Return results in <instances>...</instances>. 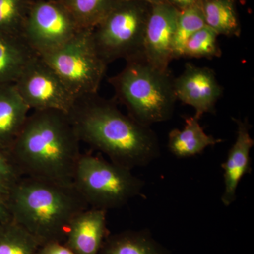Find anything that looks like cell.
Instances as JSON below:
<instances>
[{
	"mask_svg": "<svg viewBox=\"0 0 254 254\" xmlns=\"http://www.w3.org/2000/svg\"><path fill=\"white\" fill-rule=\"evenodd\" d=\"M80 141L129 170L145 167L160 157L156 133L122 113L115 102L97 94L76 99L68 113Z\"/></svg>",
	"mask_w": 254,
	"mask_h": 254,
	"instance_id": "cell-1",
	"label": "cell"
},
{
	"mask_svg": "<svg viewBox=\"0 0 254 254\" xmlns=\"http://www.w3.org/2000/svg\"><path fill=\"white\" fill-rule=\"evenodd\" d=\"M80 143L67 113L35 110L9 150L24 176L73 184Z\"/></svg>",
	"mask_w": 254,
	"mask_h": 254,
	"instance_id": "cell-2",
	"label": "cell"
},
{
	"mask_svg": "<svg viewBox=\"0 0 254 254\" xmlns=\"http://www.w3.org/2000/svg\"><path fill=\"white\" fill-rule=\"evenodd\" d=\"M11 218L40 245L64 242L73 218L89 208L73 184L23 176L8 195Z\"/></svg>",
	"mask_w": 254,
	"mask_h": 254,
	"instance_id": "cell-3",
	"label": "cell"
},
{
	"mask_svg": "<svg viewBox=\"0 0 254 254\" xmlns=\"http://www.w3.org/2000/svg\"><path fill=\"white\" fill-rule=\"evenodd\" d=\"M109 83L127 115L138 123L151 127L173 117L177 101L174 77L170 70L152 66L143 55L127 60L123 69L110 78Z\"/></svg>",
	"mask_w": 254,
	"mask_h": 254,
	"instance_id": "cell-4",
	"label": "cell"
},
{
	"mask_svg": "<svg viewBox=\"0 0 254 254\" xmlns=\"http://www.w3.org/2000/svg\"><path fill=\"white\" fill-rule=\"evenodd\" d=\"M73 185L89 208L108 211L122 208L141 195L145 182L129 169L99 155L81 153Z\"/></svg>",
	"mask_w": 254,
	"mask_h": 254,
	"instance_id": "cell-5",
	"label": "cell"
},
{
	"mask_svg": "<svg viewBox=\"0 0 254 254\" xmlns=\"http://www.w3.org/2000/svg\"><path fill=\"white\" fill-rule=\"evenodd\" d=\"M151 6L142 0H125L91 29L97 52L108 64L143 55Z\"/></svg>",
	"mask_w": 254,
	"mask_h": 254,
	"instance_id": "cell-6",
	"label": "cell"
},
{
	"mask_svg": "<svg viewBox=\"0 0 254 254\" xmlns=\"http://www.w3.org/2000/svg\"><path fill=\"white\" fill-rule=\"evenodd\" d=\"M41 58L76 98L97 94L108 64L95 48L91 29H82L58 49Z\"/></svg>",
	"mask_w": 254,
	"mask_h": 254,
	"instance_id": "cell-7",
	"label": "cell"
},
{
	"mask_svg": "<svg viewBox=\"0 0 254 254\" xmlns=\"http://www.w3.org/2000/svg\"><path fill=\"white\" fill-rule=\"evenodd\" d=\"M81 30L61 1L34 0L23 36L28 46L41 56L58 49Z\"/></svg>",
	"mask_w": 254,
	"mask_h": 254,
	"instance_id": "cell-8",
	"label": "cell"
},
{
	"mask_svg": "<svg viewBox=\"0 0 254 254\" xmlns=\"http://www.w3.org/2000/svg\"><path fill=\"white\" fill-rule=\"evenodd\" d=\"M14 85L31 111L58 110L68 114L76 103V98L39 55L28 64Z\"/></svg>",
	"mask_w": 254,
	"mask_h": 254,
	"instance_id": "cell-9",
	"label": "cell"
},
{
	"mask_svg": "<svg viewBox=\"0 0 254 254\" xmlns=\"http://www.w3.org/2000/svg\"><path fill=\"white\" fill-rule=\"evenodd\" d=\"M174 91L177 100L192 107L200 119L204 114L215 113L224 90L213 68L187 63L183 72L174 78Z\"/></svg>",
	"mask_w": 254,
	"mask_h": 254,
	"instance_id": "cell-10",
	"label": "cell"
},
{
	"mask_svg": "<svg viewBox=\"0 0 254 254\" xmlns=\"http://www.w3.org/2000/svg\"><path fill=\"white\" fill-rule=\"evenodd\" d=\"M179 12L168 3L152 5L143 41V55L152 66L168 71Z\"/></svg>",
	"mask_w": 254,
	"mask_h": 254,
	"instance_id": "cell-11",
	"label": "cell"
},
{
	"mask_svg": "<svg viewBox=\"0 0 254 254\" xmlns=\"http://www.w3.org/2000/svg\"><path fill=\"white\" fill-rule=\"evenodd\" d=\"M233 120L237 127L236 140L221 165L225 187L221 201L225 207L230 206L236 200L237 188L242 178L252 171L250 153L254 140L250 134V124L248 119Z\"/></svg>",
	"mask_w": 254,
	"mask_h": 254,
	"instance_id": "cell-12",
	"label": "cell"
},
{
	"mask_svg": "<svg viewBox=\"0 0 254 254\" xmlns=\"http://www.w3.org/2000/svg\"><path fill=\"white\" fill-rule=\"evenodd\" d=\"M107 213L101 209L88 208L73 218L64 244L75 254H99L110 235Z\"/></svg>",
	"mask_w": 254,
	"mask_h": 254,
	"instance_id": "cell-13",
	"label": "cell"
},
{
	"mask_svg": "<svg viewBox=\"0 0 254 254\" xmlns=\"http://www.w3.org/2000/svg\"><path fill=\"white\" fill-rule=\"evenodd\" d=\"M30 111L14 83L0 85V146L11 148Z\"/></svg>",
	"mask_w": 254,
	"mask_h": 254,
	"instance_id": "cell-14",
	"label": "cell"
},
{
	"mask_svg": "<svg viewBox=\"0 0 254 254\" xmlns=\"http://www.w3.org/2000/svg\"><path fill=\"white\" fill-rule=\"evenodd\" d=\"M200 119L193 116L185 119L182 129L174 128L169 133L168 149L178 158H187L199 155L209 146H213L222 142L207 134L200 125Z\"/></svg>",
	"mask_w": 254,
	"mask_h": 254,
	"instance_id": "cell-15",
	"label": "cell"
},
{
	"mask_svg": "<svg viewBox=\"0 0 254 254\" xmlns=\"http://www.w3.org/2000/svg\"><path fill=\"white\" fill-rule=\"evenodd\" d=\"M37 55L24 37L0 34V85L14 83Z\"/></svg>",
	"mask_w": 254,
	"mask_h": 254,
	"instance_id": "cell-16",
	"label": "cell"
},
{
	"mask_svg": "<svg viewBox=\"0 0 254 254\" xmlns=\"http://www.w3.org/2000/svg\"><path fill=\"white\" fill-rule=\"evenodd\" d=\"M99 254H169L148 230H127L108 235Z\"/></svg>",
	"mask_w": 254,
	"mask_h": 254,
	"instance_id": "cell-17",
	"label": "cell"
},
{
	"mask_svg": "<svg viewBox=\"0 0 254 254\" xmlns=\"http://www.w3.org/2000/svg\"><path fill=\"white\" fill-rule=\"evenodd\" d=\"M237 0H201L200 9L205 26L218 36H240L242 28L237 6Z\"/></svg>",
	"mask_w": 254,
	"mask_h": 254,
	"instance_id": "cell-18",
	"label": "cell"
},
{
	"mask_svg": "<svg viewBox=\"0 0 254 254\" xmlns=\"http://www.w3.org/2000/svg\"><path fill=\"white\" fill-rule=\"evenodd\" d=\"M125 0H60L81 29H93Z\"/></svg>",
	"mask_w": 254,
	"mask_h": 254,
	"instance_id": "cell-19",
	"label": "cell"
},
{
	"mask_svg": "<svg viewBox=\"0 0 254 254\" xmlns=\"http://www.w3.org/2000/svg\"><path fill=\"white\" fill-rule=\"evenodd\" d=\"M39 242L14 220L0 222V254H36Z\"/></svg>",
	"mask_w": 254,
	"mask_h": 254,
	"instance_id": "cell-20",
	"label": "cell"
},
{
	"mask_svg": "<svg viewBox=\"0 0 254 254\" xmlns=\"http://www.w3.org/2000/svg\"><path fill=\"white\" fill-rule=\"evenodd\" d=\"M34 0H0V34L23 36L26 18Z\"/></svg>",
	"mask_w": 254,
	"mask_h": 254,
	"instance_id": "cell-21",
	"label": "cell"
},
{
	"mask_svg": "<svg viewBox=\"0 0 254 254\" xmlns=\"http://www.w3.org/2000/svg\"><path fill=\"white\" fill-rule=\"evenodd\" d=\"M205 23L200 6H194L179 12L173 45V60L182 58L187 41Z\"/></svg>",
	"mask_w": 254,
	"mask_h": 254,
	"instance_id": "cell-22",
	"label": "cell"
},
{
	"mask_svg": "<svg viewBox=\"0 0 254 254\" xmlns=\"http://www.w3.org/2000/svg\"><path fill=\"white\" fill-rule=\"evenodd\" d=\"M218 35L211 28L205 26L189 38L184 47L182 58H220L222 50L218 43Z\"/></svg>",
	"mask_w": 254,
	"mask_h": 254,
	"instance_id": "cell-23",
	"label": "cell"
},
{
	"mask_svg": "<svg viewBox=\"0 0 254 254\" xmlns=\"http://www.w3.org/2000/svg\"><path fill=\"white\" fill-rule=\"evenodd\" d=\"M23 176L9 149L0 146V195L8 198L10 192Z\"/></svg>",
	"mask_w": 254,
	"mask_h": 254,
	"instance_id": "cell-24",
	"label": "cell"
},
{
	"mask_svg": "<svg viewBox=\"0 0 254 254\" xmlns=\"http://www.w3.org/2000/svg\"><path fill=\"white\" fill-rule=\"evenodd\" d=\"M36 254H75L64 242H49L40 246Z\"/></svg>",
	"mask_w": 254,
	"mask_h": 254,
	"instance_id": "cell-25",
	"label": "cell"
},
{
	"mask_svg": "<svg viewBox=\"0 0 254 254\" xmlns=\"http://www.w3.org/2000/svg\"><path fill=\"white\" fill-rule=\"evenodd\" d=\"M200 2L201 0H167V3L172 5L179 11L200 6Z\"/></svg>",
	"mask_w": 254,
	"mask_h": 254,
	"instance_id": "cell-26",
	"label": "cell"
},
{
	"mask_svg": "<svg viewBox=\"0 0 254 254\" xmlns=\"http://www.w3.org/2000/svg\"><path fill=\"white\" fill-rule=\"evenodd\" d=\"M11 219L7 198L0 195V222L8 221Z\"/></svg>",
	"mask_w": 254,
	"mask_h": 254,
	"instance_id": "cell-27",
	"label": "cell"
},
{
	"mask_svg": "<svg viewBox=\"0 0 254 254\" xmlns=\"http://www.w3.org/2000/svg\"><path fill=\"white\" fill-rule=\"evenodd\" d=\"M145 2L148 3L150 5H155L163 4V3H167V0H142Z\"/></svg>",
	"mask_w": 254,
	"mask_h": 254,
	"instance_id": "cell-28",
	"label": "cell"
},
{
	"mask_svg": "<svg viewBox=\"0 0 254 254\" xmlns=\"http://www.w3.org/2000/svg\"><path fill=\"white\" fill-rule=\"evenodd\" d=\"M55 1H60V0H55Z\"/></svg>",
	"mask_w": 254,
	"mask_h": 254,
	"instance_id": "cell-29",
	"label": "cell"
}]
</instances>
